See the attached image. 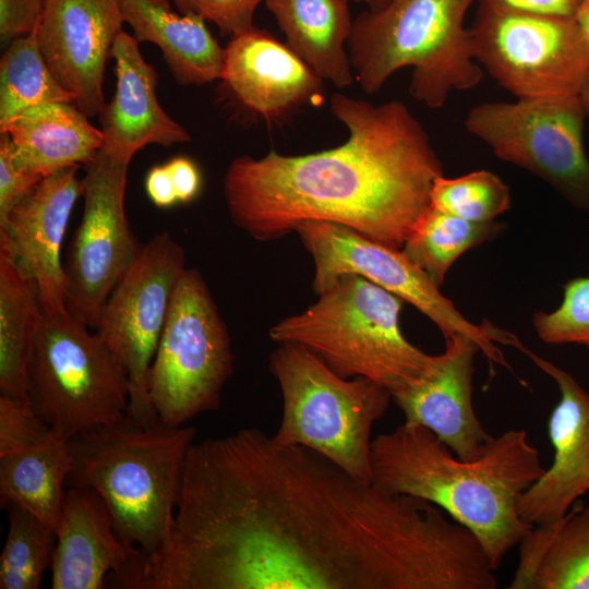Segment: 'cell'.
Listing matches in <instances>:
<instances>
[{"instance_id": "13", "label": "cell", "mask_w": 589, "mask_h": 589, "mask_svg": "<svg viewBox=\"0 0 589 589\" xmlns=\"http://www.w3.org/2000/svg\"><path fill=\"white\" fill-rule=\"evenodd\" d=\"M185 268L182 247L170 233H156L111 292L94 328L125 370L127 417L141 425L158 422L149 402L148 373Z\"/></svg>"}, {"instance_id": "39", "label": "cell", "mask_w": 589, "mask_h": 589, "mask_svg": "<svg viewBox=\"0 0 589 589\" xmlns=\"http://www.w3.org/2000/svg\"><path fill=\"white\" fill-rule=\"evenodd\" d=\"M518 9L575 17L584 0H504Z\"/></svg>"}, {"instance_id": "27", "label": "cell", "mask_w": 589, "mask_h": 589, "mask_svg": "<svg viewBox=\"0 0 589 589\" xmlns=\"http://www.w3.org/2000/svg\"><path fill=\"white\" fill-rule=\"evenodd\" d=\"M70 470L68 438L57 432L39 445L1 456V506L19 505L56 531Z\"/></svg>"}, {"instance_id": "19", "label": "cell", "mask_w": 589, "mask_h": 589, "mask_svg": "<svg viewBox=\"0 0 589 589\" xmlns=\"http://www.w3.org/2000/svg\"><path fill=\"white\" fill-rule=\"evenodd\" d=\"M445 338V350L434 357L430 371L392 396L405 421L432 431L457 457L481 456L491 435L478 419L472 404L473 361L480 351L474 340L454 333Z\"/></svg>"}, {"instance_id": "7", "label": "cell", "mask_w": 589, "mask_h": 589, "mask_svg": "<svg viewBox=\"0 0 589 589\" xmlns=\"http://www.w3.org/2000/svg\"><path fill=\"white\" fill-rule=\"evenodd\" d=\"M277 345L268 361L281 394L273 441L309 448L372 483V431L393 401L389 390L366 377L338 375L301 345Z\"/></svg>"}, {"instance_id": "33", "label": "cell", "mask_w": 589, "mask_h": 589, "mask_svg": "<svg viewBox=\"0 0 589 589\" xmlns=\"http://www.w3.org/2000/svg\"><path fill=\"white\" fill-rule=\"evenodd\" d=\"M53 432L28 400L0 393V457L39 445Z\"/></svg>"}, {"instance_id": "14", "label": "cell", "mask_w": 589, "mask_h": 589, "mask_svg": "<svg viewBox=\"0 0 589 589\" xmlns=\"http://www.w3.org/2000/svg\"><path fill=\"white\" fill-rule=\"evenodd\" d=\"M128 167L99 151L82 179L83 215L63 267L65 309L89 328L143 248L124 208Z\"/></svg>"}, {"instance_id": "10", "label": "cell", "mask_w": 589, "mask_h": 589, "mask_svg": "<svg viewBox=\"0 0 589 589\" xmlns=\"http://www.w3.org/2000/svg\"><path fill=\"white\" fill-rule=\"evenodd\" d=\"M469 27L474 60L517 99L579 95L589 69V41L575 17L477 0Z\"/></svg>"}, {"instance_id": "28", "label": "cell", "mask_w": 589, "mask_h": 589, "mask_svg": "<svg viewBox=\"0 0 589 589\" xmlns=\"http://www.w3.org/2000/svg\"><path fill=\"white\" fill-rule=\"evenodd\" d=\"M502 228L494 221L473 223L429 205L401 250L440 288L462 253L492 239Z\"/></svg>"}, {"instance_id": "29", "label": "cell", "mask_w": 589, "mask_h": 589, "mask_svg": "<svg viewBox=\"0 0 589 589\" xmlns=\"http://www.w3.org/2000/svg\"><path fill=\"white\" fill-rule=\"evenodd\" d=\"M50 103H73L56 80L37 41V28L9 43L0 60V125L24 110Z\"/></svg>"}, {"instance_id": "5", "label": "cell", "mask_w": 589, "mask_h": 589, "mask_svg": "<svg viewBox=\"0 0 589 589\" xmlns=\"http://www.w3.org/2000/svg\"><path fill=\"white\" fill-rule=\"evenodd\" d=\"M474 1L389 0L377 11H362L353 20L347 44L361 89L376 94L396 71L410 67L409 94L438 109L452 91L478 86L483 72L465 26Z\"/></svg>"}, {"instance_id": "20", "label": "cell", "mask_w": 589, "mask_h": 589, "mask_svg": "<svg viewBox=\"0 0 589 589\" xmlns=\"http://www.w3.org/2000/svg\"><path fill=\"white\" fill-rule=\"evenodd\" d=\"M79 165L44 177L11 211L0 235L32 272L44 312H67L61 244L75 202L82 196Z\"/></svg>"}, {"instance_id": "25", "label": "cell", "mask_w": 589, "mask_h": 589, "mask_svg": "<svg viewBox=\"0 0 589 589\" xmlns=\"http://www.w3.org/2000/svg\"><path fill=\"white\" fill-rule=\"evenodd\" d=\"M518 545L509 589H589V505L533 526Z\"/></svg>"}, {"instance_id": "17", "label": "cell", "mask_w": 589, "mask_h": 589, "mask_svg": "<svg viewBox=\"0 0 589 589\" xmlns=\"http://www.w3.org/2000/svg\"><path fill=\"white\" fill-rule=\"evenodd\" d=\"M56 537L51 588L99 589L111 573L113 585L132 589L144 554L119 539L111 514L95 490H67Z\"/></svg>"}, {"instance_id": "1", "label": "cell", "mask_w": 589, "mask_h": 589, "mask_svg": "<svg viewBox=\"0 0 589 589\" xmlns=\"http://www.w3.org/2000/svg\"><path fill=\"white\" fill-rule=\"evenodd\" d=\"M438 551L432 503L243 428L191 445L140 589H425Z\"/></svg>"}, {"instance_id": "38", "label": "cell", "mask_w": 589, "mask_h": 589, "mask_svg": "<svg viewBox=\"0 0 589 589\" xmlns=\"http://www.w3.org/2000/svg\"><path fill=\"white\" fill-rule=\"evenodd\" d=\"M145 191L152 203L169 208L178 202L170 175L165 165L152 167L145 177Z\"/></svg>"}, {"instance_id": "3", "label": "cell", "mask_w": 589, "mask_h": 589, "mask_svg": "<svg viewBox=\"0 0 589 589\" xmlns=\"http://www.w3.org/2000/svg\"><path fill=\"white\" fill-rule=\"evenodd\" d=\"M371 469L377 488L429 501L471 530L495 570L533 527L517 505L545 470L524 430L492 436L481 456L464 460L408 421L373 438Z\"/></svg>"}, {"instance_id": "35", "label": "cell", "mask_w": 589, "mask_h": 589, "mask_svg": "<svg viewBox=\"0 0 589 589\" xmlns=\"http://www.w3.org/2000/svg\"><path fill=\"white\" fill-rule=\"evenodd\" d=\"M43 178L22 171L14 163L10 139L1 133L0 139V229L8 220L13 207L41 180Z\"/></svg>"}, {"instance_id": "8", "label": "cell", "mask_w": 589, "mask_h": 589, "mask_svg": "<svg viewBox=\"0 0 589 589\" xmlns=\"http://www.w3.org/2000/svg\"><path fill=\"white\" fill-rule=\"evenodd\" d=\"M125 370L89 327L68 311L44 314L27 365V399L68 440L127 417Z\"/></svg>"}, {"instance_id": "36", "label": "cell", "mask_w": 589, "mask_h": 589, "mask_svg": "<svg viewBox=\"0 0 589 589\" xmlns=\"http://www.w3.org/2000/svg\"><path fill=\"white\" fill-rule=\"evenodd\" d=\"M46 0H0V37L4 43L34 32L43 17Z\"/></svg>"}, {"instance_id": "24", "label": "cell", "mask_w": 589, "mask_h": 589, "mask_svg": "<svg viewBox=\"0 0 589 589\" xmlns=\"http://www.w3.org/2000/svg\"><path fill=\"white\" fill-rule=\"evenodd\" d=\"M348 0H264L286 45L317 76L338 88L353 83L346 46L352 23Z\"/></svg>"}, {"instance_id": "41", "label": "cell", "mask_w": 589, "mask_h": 589, "mask_svg": "<svg viewBox=\"0 0 589 589\" xmlns=\"http://www.w3.org/2000/svg\"><path fill=\"white\" fill-rule=\"evenodd\" d=\"M579 99L584 107L585 113L587 118L589 119V69L586 73V76L584 79L580 92H579Z\"/></svg>"}, {"instance_id": "12", "label": "cell", "mask_w": 589, "mask_h": 589, "mask_svg": "<svg viewBox=\"0 0 589 589\" xmlns=\"http://www.w3.org/2000/svg\"><path fill=\"white\" fill-rule=\"evenodd\" d=\"M586 119L579 96L517 99L472 107L465 128L496 157L541 178L575 206L589 208Z\"/></svg>"}, {"instance_id": "16", "label": "cell", "mask_w": 589, "mask_h": 589, "mask_svg": "<svg viewBox=\"0 0 589 589\" xmlns=\"http://www.w3.org/2000/svg\"><path fill=\"white\" fill-rule=\"evenodd\" d=\"M220 87L244 112L281 120L323 99V80L269 32L253 27L231 37Z\"/></svg>"}, {"instance_id": "2", "label": "cell", "mask_w": 589, "mask_h": 589, "mask_svg": "<svg viewBox=\"0 0 589 589\" xmlns=\"http://www.w3.org/2000/svg\"><path fill=\"white\" fill-rule=\"evenodd\" d=\"M329 104L348 140L305 155L235 158L223 182L230 218L259 241L320 220L401 249L443 176L431 140L399 100L373 105L335 93Z\"/></svg>"}, {"instance_id": "6", "label": "cell", "mask_w": 589, "mask_h": 589, "mask_svg": "<svg viewBox=\"0 0 589 589\" xmlns=\"http://www.w3.org/2000/svg\"><path fill=\"white\" fill-rule=\"evenodd\" d=\"M317 296L304 312L276 323L271 339L301 345L338 375L370 378L392 396L432 368L435 356L424 353L401 333L405 301L397 296L352 274Z\"/></svg>"}, {"instance_id": "30", "label": "cell", "mask_w": 589, "mask_h": 589, "mask_svg": "<svg viewBox=\"0 0 589 589\" xmlns=\"http://www.w3.org/2000/svg\"><path fill=\"white\" fill-rule=\"evenodd\" d=\"M5 508L9 530L0 555V588L36 589L51 567L56 531L19 505Z\"/></svg>"}, {"instance_id": "26", "label": "cell", "mask_w": 589, "mask_h": 589, "mask_svg": "<svg viewBox=\"0 0 589 589\" xmlns=\"http://www.w3.org/2000/svg\"><path fill=\"white\" fill-rule=\"evenodd\" d=\"M36 280L0 235V393L27 399V365L44 318Z\"/></svg>"}, {"instance_id": "11", "label": "cell", "mask_w": 589, "mask_h": 589, "mask_svg": "<svg viewBox=\"0 0 589 589\" xmlns=\"http://www.w3.org/2000/svg\"><path fill=\"white\" fill-rule=\"evenodd\" d=\"M294 231L313 259L312 288L316 294L344 275H358L412 304L438 327L444 337L454 333L468 336L491 363L507 365L495 341L516 348L521 346L514 335L489 322L477 325L464 317L401 249L370 240L346 226L328 221H302Z\"/></svg>"}, {"instance_id": "22", "label": "cell", "mask_w": 589, "mask_h": 589, "mask_svg": "<svg viewBox=\"0 0 589 589\" xmlns=\"http://www.w3.org/2000/svg\"><path fill=\"white\" fill-rule=\"evenodd\" d=\"M15 165L44 178L60 169L89 164L103 146L101 130L73 103L28 108L5 124Z\"/></svg>"}, {"instance_id": "23", "label": "cell", "mask_w": 589, "mask_h": 589, "mask_svg": "<svg viewBox=\"0 0 589 589\" xmlns=\"http://www.w3.org/2000/svg\"><path fill=\"white\" fill-rule=\"evenodd\" d=\"M120 8L134 38L160 49L178 84L200 86L220 80L226 48L202 17L173 12L169 0H120Z\"/></svg>"}, {"instance_id": "32", "label": "cell", "mask_w": 589, "mask_h": 589, "mask_svg": "<svg viewBox=\"0 0 589 589\" xmlns=\"http://www.w3.org/2000/svg\"><path fill=\"white\" fill-rule=\"evenodd\" d=\"M533 327L546 344H576L589 348V277L564 285L563 300L552 312H537Z\"/></svg>"}, {"instance_id": "34", "label": "cell", "mask_w": 589, "mask_h": 589, "mask_svg": "<svg viewBox=\"0 0 589 589\" xmlns=\"http://www.w3.org/2000/svg\"><path fill=\"white\" fill-rule=\"evenodd\" d=\"M181 14H194L214 23L225 36L253 28V16L264 0H173Z\"/></svg>"}, {"instance_id": "42", "label": "cell", "mask_w": 589, "mask_h": 589, "mask_svg": "<svg viewBox=\"0 0 589 589\" xmlns=\"http://www.w3.org/2000/svg\"><path fill=\"white\" fill-rule=\"evenodd\" d=\"M348 1L365 4L368 10H371V11H377L384 8L389 2V0H348Z\"/></svg>"}, {"instance_id": "18", "label": "cell", "mask_w": 589, "mask_h": 589, "mask_svg": "<svg viewBox=\"0 0 589 589\" xmlns=\"http://www.w3.org/2000/svg\"><path fill=\"white\" fill-rule=\"evenodd\" d=\"M521 351L553 378L561 394L548 423L553 462L517 505L521 519L536 526L562 518L589 492V394L563 369L525 347Z\"/></svg>"}, {"instance_id": "9", "label": "cell", "mask_w": 589, "mask_h": 589, "mask_svg": "<svg viewBox=\"0 0 589 589\" xmlns=\"http://www.w3.org/2000/svg\"><path fill=\"white\" fill-rule=\"evenodd\" d=\"M228 328L199 269L185 268L171 298L148 373L158 422L182 426L215 411L233 372Z\"/></svg>"}, {"instance_id": "21", "label": "cell", "mask_w": 589, "mask_h": 589, "mask_svg": "<svg viewBox=\"0 0 589 589\" xmlns=\"http://www.w3.org/2000/svg\"><path fill=\"white\" fill-rule=\"evenodd\" d=\"M139 44L124 31L117 36L110 51L116 89L98 113L103 133L100 151L112 161L128 165L149 144L170 147L191 140L189 132L159 105L158 74L144 60Z\"/></svg>"}, {"instance_id": "15", "label": "cell", "mask_w": 589, "mask_h": 589, "mask_svg": "<svg viewBox=\"0 0 589 589\" xmlns=\"http://www.w3.org/2000/svg\"><path fill=\"white\" fill-rule=\"evenodd\" d=\"M120 0H46L37 41L58 83L88 117L105 106L107 59L123 31Z\"/></svg>"}, {"instance_id": "31", "label": "cell", "mask_w": 589, "mask_h": 589, "mask_svg": "<svg viewBox=\"0 0 589 589\" xmlns=\"http://www.w3.org/2000/svg\"><path fill=\"white\" fill-rule=\"evenodd\" d=\"M430 205L473 223L493 221L510 207L508 187L495 173L477 170L467 175L435 179Z\"/></svg>"}, {"instance_id": "40", "label": "cell", "mask_w": 589, "mask_h": 589, "mask_svg": "<svg viewBox=\"0 0 589 589\" xmlns=\"http://www.w3.org/2000/svg\"><path fill=\"white\" fill-rule=\"evenodd\" d=\"M575 19L589 41V0H584Z\"/></svg>"}, {"instance_id": "4", "label": "cell", "mask_w": 589, "mask_h": 589, "mask_svg": "<svg viewBox=\"0 0 589 589\" xmlns=\"http://www.w3.org/2000/svg\"><path fill=\"white\" fill-rule=\"evenodd\" d=\"M193 426L141 425L128 417L68 440L69 488L95 490L119 539L145 556L166 541L176 510Z\"/></svg>"}, {"instance_id": "37", "label": "cell", "mask_w": 589, "mask_h": 589, "mask_svg": "<svg viewBox=\"0 0 589 589\" xmlns=\"http://www.w3.org/2000/svg\"><path fill=\"white\" fill-rule=\"evenodd\" d=\"M165 166L170 175L178 202L187 204L194 200L202 184L196 164L189 157L177 156L168 160Z\"/></svg>"}]
</instances>
